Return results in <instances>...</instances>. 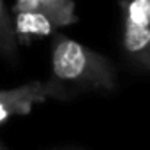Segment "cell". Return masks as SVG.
Returning <instances> with one entry per match:
<instances>
[{
  "label": "cell",
  "mask_w": 150,
  "mask_h": 150,
  "mask_svg": "<svg viewBox=\"0 0 150 150\" xmlns=\"http://www.w3.org/2000/svg\"><path fill=\"white\" fill-rule=\"evenodd\" d=\"M0 57L11 64H16L20 58L16 28L4 0H0Z\"/></svg>",
  "instance_id": "cell-5"
},
{
  "label": "cell",
  "mask_w": 150,
  "mask_h": 150,
  "mask_svg": "<svg viewBox=\"0 0 150 150\" xmlns=\"http://www.w3.org/2000/svg\"><path fill=\"white\" fill-rule=\"evenodd\" d=\"M48 99L44 81H30L16 88L0 90V124L16 115H27L35 104Z\"/></svg>",
  "instance_id": "cell-3"
},
{
  "label": "cell",
  "mask_w": 150,
  "mask_h": 150,
  "mask_svg": "<svg viewBox=\"0 0 150 150\" xmlns=\"http://www.w3.org/2000/svg\"><path fill=\"white\" fill-rule=\"evenodd\" d=\"M14 11L18 14H35L44 20L50 28L65 27L78 20L74 0H16Z\"/></svg>",
  "instance_id": "cell-4"
},
{
  "label": "cell",
  "mask_w": 150,
  "mask_h": 150,
  "mask_svg": "<svg viewBox=\"0 0 150 150\" xmlns=\"http://www.w3.org/2000/svg\"><path fill=\"white\" fill-rule=\"evenodd\" d=\"M150 0H125L122 48L134 69L150 67Z\"/></svg>",
  "instance_id": "cell-2"
},
{
  "label": "cell",
  "mask_w": 150,
  "mask_h": 150,
  "mask_svg": "<svg viewBox=\"0 0 150 150\" xmlns=\"http://www.w3.org/2000/svg\"><path fill=\"white\" fill-rule=\"evenodd\" d=\"M0 150H11V148H7V146L2 143V141H0Z\"/></svg>",
  "instance_id": "cell-6"
},
{
  "label": "cell",
  "mask_w": 150,
  "mask_h": 150,
  "mask_svg": "<svg viewBox=\"0 0 150 150\" xmlns=\"http://www.w3.org/2000/svg\"><path fill=\"white\" fill-rule=\"evenodd\" d=\"M44 83L48 97L67 101L80 94L113 90L117 87V72L101 53L58 34L51 48L50 80Z\"/></svg>",
  "instance_id": "cell-1"
}]
</instances>
